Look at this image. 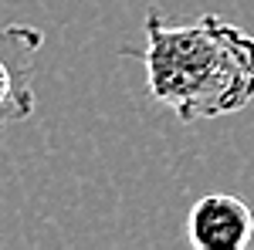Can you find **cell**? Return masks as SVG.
I'll list each match as a JSON object with an SVG mask.
<instances>
[{
    "instance_id": "1",
    "label": "cell",
    "mask_w": 254,
    "mask_h": 250,
    "mask_svg": "<svg viewBox=\"0 0 254 250\" xmlns=\"http://www.w3.org/2000/svg\"><path fill=\"white\" fill-rule=\"evenodd\" d=\"M142 34L146 48L122 54L142 61L149 95L180 122L234 115L254 101V34L244 27L217 14L170 24L149 7Z\"/></svg>"
},
{
    "instance_id": "2",
    "label": "cell",
    "mask_w": 254,
    "mask_h": 250,
    "mask_svg": "<svg viewBox=\"0 0 254 250\" xmlns=\"http://www.w3.org/2000/svg\"><path fill=\"white\" fill-rule=\"evenodd\" d=\"M251 233V206L231 193H203L187 213V244L193 250H241Z\"/></svg>"
}]
</instances>
